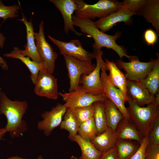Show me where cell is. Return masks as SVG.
<instances>
[{"label": "cell", "instance_id": "cell-9", "mask_svg": "<svg viewBox=\"0 0 159 159\" xmlns=\"http://www.w3.org/2000/svg\"><path fill=\"white\" fill-rule=\"evenodd\" d=\"M59 95L64 101V105L70 109L88 106L98 101L104 102L106 99L103 94L94 95L87 93L80 85L74 91L68 92L63 91L59 92Z\"/></svg>", "mask_w": 159, "mask_h": 159}, {"label": "cell", "instance_id": "cell-28", "mask_svg": "<svg viewBox=\"0 0 159 159\" xmlns=\"http://www.w3.org/2000/svg\"><path fill=\"white\" fill-rule=\"evenodd\" d=\"M94 119L96 129V135L100 134L107 127L104 102L98 101L93 103Z\"/></svg>", "mask_w": 159, "mask_h": 159}, {"label": "cell", "instance_id": "cell-32", "mask_svg": "<svg viewBox=\"0 0 159 159\" xmlns=\"http://www.w3.org/2000/svg\"><path fill=\"white\" fill-rule=\"evenodd\" d=\"M146 0H124L121 2V7L125 8L135 15L140 16Z\"/></svg>", "mask_w": 159, "mask_h": 159}, {"label": "cell", "instance_id": "cell-11", "mask_svg": "<svg viewBox=\"0 0 159 159\" xmlns=\"http://www.w3.org/2000/svg\"><path fill=\"white\" fill-rule=\"evenodd\" d=\"M35 85L34 92L37 95L54 100L58 98L57 79L45 69L39 71Z\"/></svg>", "mask_w": 159, "mask_h": 159}, {"label": "cell", "instance_id": "cell-13", "mask_svg": "<svg viewBox=\"0 0 159 159\" xmlns=\"http://www.w3.org/2000/svg\"><path fill=\"white\" fill-rule=\"evenodd\" d=\"M67 109L64 104L58 103L50 111H44L41 115L43 120L38 122V129L43 131L45 136H49L54 129L60 125Z\"/></svg>", "mask_w": 159, "mask_h": 159}, {"label": "cell", "instance_id": "cell-38", "mask_svg": "<svg viewBox=\"0 0 159 159\" xmlns=\"http://www.w3.org/2000/svg\"><path fill=\"white\" fill-rule=\"evenodd\" d=\"M6 39L4 35L0 33V48H2L5 42ZM0 65L4 70L8 69V66L5 60L0 56Z\"/></svg>", "mask_w": 159, "mask_h": 159}, {"label": "cell", "instance_id": "cell-41", "mask_svg": "<svg viewBox=\"0 0 159 159\" xmlns=\"http://www.w3.org/2000/svg\"><path fill=\"white\" fill-rule=\"evenodd\" d=\"M70 159H78L77 157L74 155H72L70 157Z\"/></svg>", "mask_w": 159, "mask_h": 159}, {"label": "cell", "instance_id": "cell-30", "mask_svg": "<svg viewBox=\"0 0 159 159\" xmlns=\"http://www.w3.org/2000/svg\"><path fill=\"white\" fill-rule=\"evenodd\" d=\"M70 110L74 115L79 125L94 116L93 104L88 106Z\"/></svg>", "mask_w": 159, "mask_h": 159}, {"label": "cell", "instance_id": "cell-29", "mask_svg": "<svg viewBox=\"0 0 159 159\" xmlns=\"http://www.w3.org/2000/svg\"><path fill=\"white\" fill-rule=\"evenodd\" d=\"M78 134L90 140L96 135V129L93 117L79 125Z\"/></svg>", "mask_w": 159, "mask_h": 159}, {"label": "cell", "instance_id": "cell-31", "mask_svg": "<svg viewBox=\"0 0 159 159\" xmlns=\"http://www.w3.org/2000/svg\"><path fill=\"white\" fill-rule=\"evenodd\" d=\"M19 6L14 4L11 6H6L0 0V18L3 19V21L8 18H13L19 16L18 10Z\"/></svg>", "mask_w": 159, "mask_h": 159}, {"label": "cell", "instance_id": "cell-8", "mask_svg": "<svg viewBox=\"0 0 159 159\" xmlns=\"http://www.w3.org/2000/svg\"><path fill=\"white\" fill-rule=\"evenodd\" d=\"M39 27L38 32H34L37 50L42 61L44 68L52 74L54 70L58 55L45 38L43 21L41 22Z\"/></svg>", "mask_w": 159, "mask_h": 159}, {"label": "cell", "instance_id": "cell-40", "mask_svg": "<svg viewBox=\"0 0 159 159\" xmlns=\"http://www.w3.org/2000/svg\"><path fill=\"white\" fill-rule=\"evenodd\" d=\"M6 159H27L23 158L18 156H15L7 158Z\"/></svg>", "mask_w": 159, "mask_h": 159}, {"label": "cell", "instance_id": "cell-2", "mask_svg": "<svg viewBox=\"0 0 159 159\" xmlns=\"http://www.w3.org/2000/svg\"><path fill=\"white\" fill-rule=\"evenodd\" d=\"M72 20L74 26L79 27L82 32L93 38L94 44L98 49H101L102 47H106L111 49L116 52L121 59L123 57L128 59L130 57L124 47L116 42L121 36V32H117L114 35L108 34L99 29L91 19L80 18L74 15Z\"/></svg>", "mask_w": 159, "mask_h": 159}, {"label": "cell", "instance_id": "cell-42", "mask_svg": "<svg viewBox=\"0 0 159 159\" xmlns=\"http://www.w3.org/2000/svg\"><path fill=\"white\" fill-rule=\"evenodd\" d=\"M37 159H44L42 156L39 155L37 157Z\"/></svg>", "mask_w": 159, "mask_h": 159}, {"label": "cell", "instance_id": "cell-5", "mask_svg": "<svg viewBox=\"0 0 159 159\" xmlns=\"http://www.w3.org/2000/svg\"><path fill=\"white\" fill-rule=\"evenodd\" d=\"M95 59L96 67L93 70L88 74H84L81 77L79 85L85 92L94 95L103 94V88L101 80L100 71L102 66L106 63L102 59L103 52L97 48L94 44L92 45Z\"/></svg>", "mask_w": 159, "mask_h": 159}, {"label": "cell", "instance_id": "cell-22", "mask_svg": "<svg viewBox=\"0 0 159 159\" xmlns=\"http://www.w3.org/2000/svg\"><path fill=\"white\" fill-rule=\"evenodd\" d=\"M117 140L115 132L107 127L104 131L95 136L90 141L98 150L104 152L113 148Z\"/></svg>", "mask_w": 159, "mask_h": 159}, {"label": "cell", "instance_id": "cell-3", "mask_svg": "<svg viewBox=\"0 0 159 159\" xmlns=\"http://www.w3.org/2000/svg\"><path fill=\"white\" fill-rule=\"evenodd\" d=\"M127 108L130 120L144 137L148 135L155 120L159 117V101L156 100L146 107L139 106L127 96Z\"/></svg>", "mask_w": 159, "mask_h": 159}, {"label": "cell", "instance_id": "cell-16", "mask_svg": "<svg viewBox=\"0 0 159 159\" xmlns=\"http://www.w3.org/2000/svg\"><path fill=\"white\" fill-rule=\"evenodd\" d=\"M127 96L139 106L143 107L155 101V96L138 81L127 80Z\"/></svg>", "mask_w": 159, "mask_h": 159}, {"label": "cell", "instance_id": "cell-15", "mask_svg": "<svg viewBox=\"0 0 159 159\" xmlns=\"http://www.w3.org/2000/svg\"><path fill=\"white\" fill-rule=\"evenodd\" d=\"M135 14L128 9L121 7L117 11L95 22L96 27L104 32L110 30L116 23L121 22L130 24L132 22V17Z\"/></svg>", "mask_w": 159, "mask_h": 159}, {"label": "cell", "instance_id": "cell-43", "mask_svg": "<svg viewBox=\"0 0 159 159\" xmlns=\"http://www.w3.org/2000/svg\"><path fill=\"white\" fill-rule=\"evenodd\" d=\"M78 159H82L80 157Z\"/></svg>", "mask_w": 159, "mask_h": 159}, {"label": "cell", "instance_id": "cell-10", "mask_svg": "<svg viewBox=\"0 0 159 159\" xmlns=\"http://www.w3.org/2000/svg\"><path fill=\"white\" fill-rule=\"evenodd\" d=\"M106 64L102 67L100 71L101 80L103 88V94L111 101L122 113L124 118L130 120L127 108L125 106L123 96L120 91L111 82L107 74Z\"/></svg>", "mask_w": 159, "mask_h": 159}, {"label": "cell", "instance_id": "cell-33", "mask_svg": "<svg viewBox=\"0 0 159 159\" xmlns=\"http://www.w3.org/2000/svg\"><path fill=\"white\" fill-rule=\"evenodd\" d=\"M148 136L150 145H159V117L155 121L153 127Z\"/></svg>", "mask_w": 159, "mask_h": 159}, {"label": "cell", "instance_id": "cell-12", "mask_svg": "<svg viewBox=\"0 0 159 159\" xmlns=\"http://www.w3.org/2000/svg\"><path fill=\"white\" fill-rule=\"evenodd\" d=\"M48 37L58 47L60 54L63 56H69L80 60L90 62L95 59L93 53L85 50L77 39L66 42L58 40L50 35Z\"/></svg>", "mask_w": 159, "mask_h": 159}, {"label": "cell", "instance_id": "cell-7", "mask_svg": "<svg viewBox=\"0 0 159 159\" xmlns=\"http://www.w3.org/2000/svg\"><path fill=\"white\" fill-rule=\"evenodd\" d=\"M64 58L69 80V92L77 89L79 86L80 78L88 74L95 68L96 65L92 62L80 60L71 56L65 55Z\"/></svg>", "mask_w": 159, "mask_h": 159}, {"label": "cell", "instance_id": "cell-37", "mask_svg": "<svg viewBox=\"0 0 159 159\" xmlns=\"http://www.w3.org/2000/svg\"><path fill=\"white\" fill-rule=\"evenodd\" d=\"M99 159H118L117 153L114 148L103 152Z\"/></svg>", "mask_w": 159, "mask_h": 159}, {"label": "cell", "instance_id": "cell-19", "mask_svg": "<svg viewBox=\"0 0 159 159\" xmlns=\"http://www.w3.org/2000/svg\"><path fill=\"white\" fill-rule=\"evenodd\" d=\"M114 132L117 139L133 140L140 143L144 137L130 120L124 118L119 122Z\"/></svg>", "mask_w": 159, "mask_h": 159}, {"label": "cell", "instance_id": "cell-1", "mask_svg": "<svg viewBox=\"0 0 159 159\" xmlns=\"http://www.w3.org/2000/svg\"><path fill=\"white\" fill-rule=\"evenodd\" d=\"M28 107L26 101L11 100L0 91V114L6 117L7 123L4 128L12 138L22 136L27 130V124L22 118Z\"/></svg>", "mask_w": 159, "mask_h": 159}, {"label": "cell", "instance_id": "cell-36", "mask_svg": "<svg viewBox=\"0 0 159 159\" xmlns=\"http://www.w3.org/2000/svg\"><path fill=\"white\" fill-rule=\"evenodd\" d=\"M145 159H159V145L148 146L145 152Z\"/></svg>", "mask_w": 159, "mask_h": 159}, {"label": "cell", "instance_id": "cell-17", "mask_svg": "<svg viewBox=\"0 0 159 159\" xmlns=\"http://www.w3.org/2000/svg\"><path fill=\"white\" fill-rule=\"evenodd\" d=\"M21 19L18 20L22 21L25 24L26 30V43L24 50L20 49L21 54L24 56L31 58L32 61L39 63H43L42 61L37 52L34 36V29L32 19L28 21L26 16L22 13Z\"/></svg>", "mask_w": 159, "mask_h": 159}, {"label": "cell", "instance_id": "cell-6", "mask_svg": "<svg viewBox=\"0 0 159 159\" xmlns=\"http://www.w3.org/2000/svg\"><path fill=\"white\" fill-rule=\"evenodd\" d=\"M128 59L130 61L129 62H124L120 59L115 63L119 69L125 71L127 80L137 81L144 79L148 75L153 68L155 61L151 59L149 62H141L135 56H130Z\"/></svg>", "mask_w": 159, "mask_h": 159}, {"label": "cell", "instance_id": "cell-25", "mask_svg": "<svg viewBox=\"0 0 159 159\" xmlns=\"http://www.w3.org/2000/svg\"><path fill=\"white\" fill-rule=\"evenodd\" d=\"M73 141L79 145L81 151L80 157L82 159H99L103 152L98 150L90 140L86 139L77 134Z\"/></svg>", "mask_w": 159, "mask_h": 159}, {"label": "cell", "instance_id": "cell-4", "mask_svg": "<svg viewBox=\"0 0 159 159\" xmlns=\"http://www.w3.org/2000/svg\"><path fill=\"white\" fill-rule=\"evenodd\" d=\"M79 7L74 11L75 16L81 18L95 19L106 16L118 10L121 2L115 0H100L92 4L85 3L82 0H77Z\"/></svg>", "mask_w": 159, "mask_h": 159}, {"label": "cell", "instance_id": "cell-24", "mask_svg": "<svg viewBox=\"0 0 159 159\" xmlns=\"http://www.w3.org/2000/svg\"><path fill=\"white\" fill-rule=\"evenodd\" d=\"M140 143L137 141L117 139L114 148L118 159H130L139 147Z\"/></svg>", "mask_w": 159, "mask_h": 159}, {"label": "cell", "instance_id": "cell-14", "mask_svg": "<svg viewBox=\"0 0 159 159\" xmlns=\"http://www.w3.org/2000/svg\"><path fill=\"white\" fill-rule=\"evenodd\" d=\"M61 13L64 19V30L67 34L70 31L75 35L80 36L84 34L74 29L72 18L73 14L79 7L77 0H49Z\"/></svg>", "mask_w": 159, "mask_h": 159}, {"label": "cell", "instance_id": "cell-39", "mask_svg": "<svg viewBox=\"0 0 159 159\" xmlns=\"http://www.w3.org/2000/svg\"><path fill=\"white\" fill-rule=\"evenodd\" d=\"M6 132L4 128H0V140L3 138Z\"/></svg>", "mask_w": 159, "mask_h": 159}, {"label": "cell", "instance_id": "cell-26", "mask_svg": "<svg viewBox=\"0 0 159 159\" xmlns=\"http://www.w3.org/2000/svg\"><path fill=\"white\" fill-rule=\"evenodd\" d=\"M104 102L107 126L114 132L119 122L124 118L123 116L110 100L106 98Z\"/></svg>", "mask_w": 159, "mask_h": 159}, {"label": "cell", "instance_id": "cell-35", "mask_svg": "<svg viewBox=\"0 0 159 159\" xmlns=\"http://www.w3.org/2000/svg\"><path fill=\"white\" fill-rule=\"evenodd\" d=\"M144 38L148 46H153L156 43L158 39L156 32L152 29H148L145 31Z\"/></svg>", "mask_w": 159, "mask_h": 159}, {"label": "cell", "instance_id": "cell-34", "mask_svg": "<svg viewBox=\"0 0 159 159\" xmlns=\"http://www.w3.org/2000/svg\"><path fill=\"white\" fill-rule=\"evenodd\" d=\"M149 144L148 136L144 137L140 142L139 148L130 159H145L146 150Z\"/></svg>", "mask_w": 159, "mask_h": 159}, {"label": "cell", "instance_id": "cell-18", "mask_svg": "<svg viewBox=\"0 0 159 159\" xmlns=\"http://www.w3.org/2000/svg\"><path fill=\"white\" fill-rule=\"evenodd\" d=\"M109 79L112 85L121 92L125 102L127 100V79L125 75L118 67L115 63L105 59Z\"/></svg>", "mask_w": 159, "mask_h": 159}, {"label": "cell", "instance_id": "cell-27", "mask_svg": "<svg viewBox=\"0 0 159 159\" xmlns=\"http://www.w3.org/2000/svg\"><path fill=\"white\" fill-rule=\"evenodd\" d=\"M61 130H65L69 132L68 138L73 141L74 137L78 134L79 125L72 110L67 108L59 125Z\"/></svg>", "mask_w": 159, "mask_h": 159}, {"label": "cell", "instance_id": "cell-20", "mask_svg": "<svg viewBox=\"0 0 159 159\" xmlns=\"http://www.w3.org/2000/svg\"><path fill=\"white\" fill-rule=\"evenodd\" d=\"M5 57L20 60L28 67L31 74L30 78L34 84H35L36 79L39 71L44 68L43 63H39L30 60L28 57L24 56L22 55L20 49L18 47H14L13 50L9 53L4 54Z\"/></svg>", "mask_w": 159, "mask_h": 159}, {"label": "cell", "instance_id": "cell-23", "mask_svg": "<svg viewBox=\"0 0 159 159\" xmlns=\"http://www.w3.org/2000/svg\"><path fill=\"white\" fill-rule=\"evenodd\" d=\"M156 54L157 58L152 70L145 78L138 81L147 89L153 96L159 92V54Z\"/></svg>", "mask_w": 159, "mask_h": 159}, {"label": "cell", "instance_id": "cell-21", "mask_svg": "<svg viewBox=\"0 0 159 159\" xmlns=\"http://www.w3.org/2000/svg\"><path fill=\"white\" fill-rule=\"evenodd\" d=\"M148 22L151 24L159 35V0H146L140 13Z\"/></svg>", "mask_w": 159, "mask_h": 159}]
</instances>
